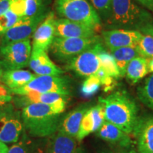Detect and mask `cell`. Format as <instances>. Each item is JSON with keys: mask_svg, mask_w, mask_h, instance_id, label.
<instances>
[{"mask_svg": "<svg viewBox=\"0 0 153 153\" xmlns=\"http://www.w3.org/2000/svg\"><path fill=\"white\" fill-rule=\"evenodd\" d=\"M99 101L104 106L106 121L128 135L134 133L140 120L138 107L127 91H116Z\"/></svg>", "mask_w": 153, "mask_h": 153, "instance_id": "cell-1", "label": "cell"}, {"mask_svg": "<svg viewBox=\"0 0 153 153\" xmlns=\"http://www.w3.org/2000/svg\"><path fill=\"white\" fill-rule=\"evenodd\" d=\"M22 115L24 131L30 136L45 138L58 131L60 114L55 112L51 105L30 104L23 108Z\"/></svg>", "mask_w": 153, "mask_h": 153, "instance_id": "cell-2", "label": "cell"}, {"mask_svg": "<svg viewBox=\"0 0 153 153\" xmlns=\"http://www.w3.org/2000/svg\"><path fill=\"white\" fill-rule=\"evenodd\" d=\"M106 22L107 27L113 29L136 30L153 24L152 16L140 7L134 0H112L111 12Z\"/></svg>", "mask_w": 153, "mask_h": 153, "instance_id": "cell-3", "label": "cell"}, {"mask_svg": "<svg viewBox=\"0 0 153 153\" xmlns=\"http://www.w3.org/2000/svg\"><path fill=\"white\" fill-rule=\"evenodd\" d=\"M55 7L61 18L87 25L96 31L101 28L100 16L88 0H55Z\"/></svg>", "mask_w": 153, "mask_h": 153, "instance_id": "cell-4", "label": "cell"}, {"mask_svg": "<svg viewBox=\"0 0 153 153\" xmlns=\"http://www.w3.org/2000/svg\"><path fill=\"white\" fill-rule=\"evenodd\" d=\"M13 94L23 96L29 94L57 93L69 96L70 84L66 76L52 75H36L24 87L11 89Z\"/></svg>", "mask_w": 153, "mask_h": 153, "instance_id": "cell-5", "label": "cell"}, {"mask_svg": "<svg viewBox=\"0 0 153 153\" xmlns=\"http://www.w3.org/2000/svg\"><path fill=\"white\" fill-rule=\"evenodd\" d=\"M98 36L91 38L55 37L51 45V53L55 59L68 62L86 50L101 41Z\"/></svg>", "mask_w": 153, "mask_h": 153, "instance_id": "cell-6", "label": "cell"}, {"mask_svg": "<svg viewBox=\"0 0 153 153\" xmlns=\"http://www.w3.org/2000/svg\"><path fill=\"white\" fill-rule=\"evenodd\" d=\"M23 131L22 112L11 102L0 107V140L5 144L16 143Z\"/></svg>", "mask_w": 153, "mask_h": 153, "instance_id": "cell-7", "label": "cell"}, {"mask_svg": "<svg viewBox=\"0 0 153 153\" xmlns=\"http://www.w3.org/2000/svg\"><path fill=\"white\" fill-rule=\"evenodd\" d=\"M30 39L0 47V65L4 70H21L29 64L31 55Z\"/></svg>", "mask_w": 153, "mask_h": 153, "instance_id": "cell-8", "label": "cell"}, {"mask_svg": "<svg viewBox=\"0 0 153 153\" xmlns=\"http://www.w3.org/2000/svg\"><path fill=\"white\" fill-rule=\"evenodd\" d=\"M102 48L101 42L96 43L67 62L66 69L86 77L96 74L100 69L99 53Z\"/></svg>", "mask_w": 153, "mask_h": 153, "instance_id": "cell-9", "label": "cell"}, {"mask_svg": "<svg viewBox=\"0 0 153 153\" xmlns=\"http://www.w3.org/2000/svg\"><path fill=\"white\" fill-rule=\"evenodd\" d=\"M48 13L45 11L33 17H22L1 37V46L28 40Z\"/></svg>", "mask_w": 153, "mask_h": 153, "instance_id": "cell-10", "label": "cell"}, {"mask_svg": "<svg viewBox=\"0 0 153 153\" xmlns=\"http://www.w3.org/2000/svg\"><path fill=\"white\" fill-rule=\"evenodd\" d=\"M17 96V95H16ZM68 96L57 93L29 94L17 96L14 99L16 108H24L30 104H40L51 105L57 114H62L66 108Z\"/></svg>", "mask_w": 153, "mask_h": 153, "instance_id": "cell-11", "label": "cell"}, {"mask_svg": "<svg viewBox=\"0 0 153 153\" xmlns=\"http://www.w3.org/2000/svg\"><path fill=\"white\" fill-rule=\"evenodd\" d=\"M104 41L110 51L123 47L135 46L142 37L136 30L111 29L102 32Z\"/></svg>", "mask_w": 153, "mask_h": 153, "instance_id": "cell-12", "label": "cell"}, {"mask_svg": "<svg viewBox=\"0 0 153 153\" xmlns=\"http://www.w3.org/2000/svg\"><path fill=\"white\" fill-rule=\"evenodd\" d=\"M55 13L51 11L44 19L38 26L33 36V46L32 51H48L52 45L55 36Z\"/></svg>", "mask_w": 153, "mask_h": 153, "instance_id": "cell-13", "label": "cell"}, {"mask_svg": "<svg viewBox=\"0 0 153 153\" xmlns=\"http://www.w3.org/2000/svg\"><path fill=\"white\" fill-rule=\"evenodd\" d=\"M97 31L87 25L66 19H58L55 22V36L60 38H91Z\"/></svg>", "mask_w": 153, "mask_h": 153, "instance_id": "cell-14", "label": "cell"}, {"mask_svg": "<svg viewBox=\"0 0 153 153\" xmlns=\"http://www.w3.org/2000/svg\"><path fill=\"white\" fill-rule=\"evenodd\" d=\"M104 121V109L102 104L99 103L89 108L82 120L76 140L81 141L90 133L97 132Z\"/></svg>", "mask_w": 153, "mask_h": 153, "instance_id": "cell-15", "label": "cell"}, {"mask_svg": "<svg viewBox=\"0 0 153 153\" xmlns=\"http://www.w3.org/2000/svg\"><path fill=\"white\" fill-rule=\"evenodd\" d=\"M28 66L36 75L60 76L64 73L50 59L45 51H31Z\"/></svg>", "mask_w": 153, "mask_h": 153, "instance_id": "cell-16", "label": "cell"}, {"mask_svg": "<svg viewBox=\"0 0 153 153\" xmlns=\"http://www.w3.org/2000/svg\"><path fill=\"white\" fill-rule=\"evenodd\" d=\"M134 133L137 153H153V116L140 119Z\"/></svg>", "mask_w": 153, "mask_h": 153, "instance_id": "cell-17", "label": "cell"}, {"mask_svg": "<svg viewBox=\"0 0 153 153\" xmlns=\"http://www.w3.org/2000/svg\"><path fill=\"white\" fill-rule=\"evenodd\" d=\"M97 133V136L101 139L112 145L119 146V148H128L131 145L132 141L128 134L106 120Z\"/></svg>", "mask_w": 153, "mask_h": 153, "instance_id": "cell-18", "label": "cell"}, {"mask_svg": "<svg viewBox=\"0 0 153 153\" xmlns=\"http://www.w3.org/2000/svg\"><path fill=\"white\" fill-rule=\"evenodd\" d=\"M48 137L39 138L23 131L22 136L9 148L8 153H45Z\"/></svg>", "mask_w": 153, "mask_h": 153, "instance_id": "cell-19", "label": "cell"}, {"mask_svg": "<svg viewBox=\"0 0 153 153\" xmlns=\"http://www.w3.org/2000/svg\"><path fill=\"white\" fill-rule=\"evenodd\" d=\"M89 108L88 105L84 104L69 112L62 119H61L57 132L76 138L82 118Z\"/></svg>", "mask_w": 153, "mask_h": 153, "instance_id": "cell-20", "label": "cell"}, {"mask_svg": "<svg viewBox=\"0 0 153 153\" xmlns=\"http://www.w3.org/2000/svg\"><path fill=\"white\" fill-rule=\"evenodd\" d=\"M76 139L57 132L48 137L45 153H75Z\"/></svg>", "mask_w": 153, "mask_h": 153, "instance_id": "cell-21", "label": "cell"}, {"mask_svg": "<svg viewBox=\"0 0 153 153\" xmlns=\"http://www.w3.org/2000/svg\"><path fill=\"white\" fill-rule=\"evenodd\" d=\"M36 74L31 73L28 70H4L1 82L11 89L24 87L31 81Z\"/></svg>", "mask_w": 153, "mask_h": 153, "instance_id": "cell-22", "label": "cell"}, {"mask_svg": "<svg viewBox=\"0 0 153 153\" xmlns=\"http://www.w3.org/2000/svg\"><path fill=\"white\" fill-rule=\"evenodd\" d=\"M149 60L138 56L133 59L127 65L125 75L132 84H136L148 74Z\"/></svg>", "mask_w": 153, "mask_h": 153, "instance_id": "cell-23", "label": "cell"}, {"mask_svg": "<svg viewBox=\"0 0 153 153\" xmlns=\"http://www.w3.org/2000/svg\"><path fill=\"white\" fill-rule=\"evenodd\" d=\"M110 51L111 54L113 55L116 61L121 77L125 76L126 68L128 63L135 57L140 56L136 45L120 48L111 50Z\"/></svg>", "mask_w": 153, "mask_h": 153, "instance_id": "cell-24", "label": "cell"}, {"mask_svg": "<svg viewBox=\"0 0 153 153\" xmlns=\"http://www.w3.org/2000/svg\"><path fill=\"white\" fill-rule=\"evenodd\" d=\"M142 37L136 48L140 56L151 59L153 57V24L149 25L141 30Z\"/></svg>", "mask_w": 153, "mask_h": 153, "instance_id": "cell-25", "label": "cell"}, {"mask_svg": "<svg viewBox=\"0 0 153 153\" xmlns=\"http://www.w3.org/2000/svg\"><path fill=\"white\" fill-rule=\"evenodd\" d=\"M99 57L100 60V68L108 75L111 76L114 79H118L121 77L114 57L110 53L107 52L104 47L99 51Z\"/></svg>", "mask_w": 153, "mask_h": 153, "instance_id": "cell-26", "label": "cell"}, {"mask_svg": "<svg viewBox=\"0 0 153 153\" xmlns=\"http://www.w3.org/2000/svg\"><path fill=\"white\" fill-rule=\"evenodd\" d=\"M137 97L143 104L153 111V74L137 89Z\"/></svg>", "mask_w": 153, "mask_h": 153, "instance_id": "cell-27", "label": "cell"}, {"mask_svg": "<svg viewBox=\"0 0 153 153\" xmlns=\"http://www.w3.org/2000/svg\"><path fill=\"white\" fill-rule=\"evenodd\" d=\"M18 14L14 12L10 9L6 11L4 14L0 16V38L12 27L20 19Z\"/></svg>", "mask_w": 153, "mask_h": 153, "instance_id": "cell-28", "label": "cell"}, {"mask_svg": "<svg viewBox=\"0 0 153 153\" xmlns=\"http://www.w3.org/2000/svg\"><path fill=\"white\" fill-rule=\"evenodd\" d=\"M99 16L106 22L111 12L112 0H88Z\"/></svg>", "mask_w": 153, "mask_h": 153, "instance_id": "cell-29", "label": "cell"}, {"mask_svg": "<svg viewBox=\"0 0 153 153\" xmlns=\"http://www.w3.org/2000/svg\"><path fill=\"white\" fill-rule=\"evenodd\" d=\"M101 85L100 79L96 74L87 76L82 86V92L86 97H90L99 90Z\"/></svg>", "mask_w": 153, "mask_h": 153, "instance_id": "cell-30", "label": "cell"}, {"mask_svg": "<svg viewBox=\"0 0 153 153\" xmlns=\"http://www.w3.org/2000/svg\"><path fill=\"white\" fill-rule=\"evenodd\" d=\"M44 11L42 0H24V17H33Z\"/></svg>", "mask_w": 153, "mask_h": 153, "instance_id": "cell-31", "label": "cell"}, {"mask_svg": "<svg viewBox=\"0 0 153 153\" xmlns=\"http://www.w3.org/2000/svg\"><path fill=\"white\" fill-rule=\"evenodd\" d=\"M95 74L100 79L101 85H103L104 87L105 91H107L108 90H109V89H112L114 84V78L110 76L109 75H108L101 68Z\"/></svg>", "mask_w": 153, "mask_h": 153, "instance_id": "cell-32", "label": "cell"}, {"mask_svg": "<svg viewBox=\"0 0 153 153\" xmlns=\"http://www.w3.org/2000/svg\"><path fill=\"white\" fill-rule=\"evenodd\" d=\"M12 1L13 0H0V16L9 10Z\"/></svg>", "mask_w": 153, "mask_h": 153, "instance_id": "cell-33", "label": "cell"}, {"mask_svg": "<svg viewBox=\"0 0 153 153\" xmlns=\"http://www.w3.org/2000/svg\"><path fill=\"white\" fill-rule=\"evenodd\" d=\"M143 7L153 12V0H136Z\"/></svg>", "mask_w": 153, "mask_h": 153, "instance_id": "cell-34", "label": "cell"}, {"mask_svg": "<svg viewBox=\"0 0 153 153\" xmlns=\"http://www.w3.org/2000/svg\"><path fill=\"white\" fill-rule=\"evenodd\" d=\"M9 148L4 143L0 140V153H8Z\"/></svg>", "mask_w": 153, "mask_h": 153, "instance_id": "cell-35", "label": "cell"}, {"mask_svg": "<svg viewBox=\"0 0 153 153\" xmlns=\"http://www.w3.org/2000/svg\"><path fill=\"white\" fill-rule=\"evenodd\" d=\"M101 153H128V152L121 148L120 149H116V150H106L105 151V152H103Z\"/></svg>", "mask_w": 153, "mask_h": 153, "instance_id": "cell-36", "label": "cell"}, {"mask_svg": "<svg viewBox=\"0 0 153 153\" xmlns=\"http://www.w3.org/2000/svg\"><path fill=\"white\" fill-rule=\"evenodd\" d=\"M148 68H149V72H152L153 73V57L149 60L148 62Z\"/></svg>", "mask_w": 153, "mask_h": 153, "instance_id": "cell-37", "label": "cell"}, {"mask_svg": "<svg viewBox=\"0 0 153 153\" xmlns=\"http://www.w3.org/2000/svg\"><path fill=\"white\" fill-rule=\"evenodd\" d=\"M4 69L2 67H1V65H0V82H1V79H2V76H3V74H4Z\"/></svg>", "mask_w": 153, "mask_h": 153, "instance_id": "cell-38", "label": "cell"}, {"mask_svg": "<svg viewBox=\"0 0 153 153\" xmlns=\"http://www.w3.org/2000/svg\"><path fill=\"white\" fill-rule=\"evenodd\" d=\"M75 153H83V152H82V151L81 149L77 148V150H76V151L75 152Z\"/></svg>", "mask_w": 153, "mask_h": 153, "instance_id": "cell-39", "label": "cell"}, {"mask_svg": "<svg viewBox=\"0 0 153 153\" xmlns=\"http://www.w3.org/2000/svg\"><path fill=\"white\" fill-rule=\"evenodd\" d=\"M5 104H6V103L3 102L2 101H1V100H0V107H1V106H4V105H5Z\"/></svg>", "mask_w": 153, "mask_h": 153, "instance_id": "cell-40", "label": "cell"}, {"mask_svg": "<svg viewBox=\"0 0 153 153\" xmlns=\"http://www.w3.org/2000/svg\"><path fill=\"white\" fill-rule=\"evenodd\" d=\"M1 39V38H0ZM0 47H1V40H0Z\"/></svg>", "mask_w": 153, "mask_h": 153, "instance_id": "cell-41", "label": "cell"}]
</instances>
